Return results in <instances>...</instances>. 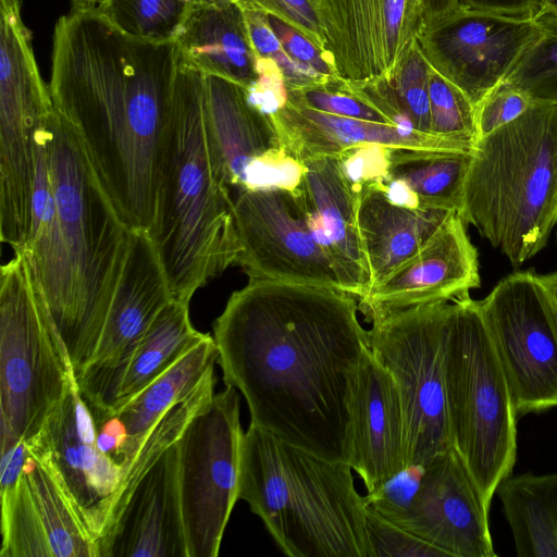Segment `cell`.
Returning <instances> with one entry per match:
<instances>
[{
    "mask_svg": "<svg viewBox=\"0 0 557 557\" xmlns=\"http://www.w3.org/2000/svg\"><path fill=\"white\" fill-rule=\"evenodd\" d=\"M354 187L357 225L370 274L369 290L416 255L457 212L398 203L375 180Z\"/></svg>",
    "mask_w": 557,
    "mask_h": 557,
    "instance_id": "obj_25",
    "label": "cell"
},
{
    "mask_svg": "<svg viewBox=\"0 0 557 557\" xmlns=\"http://www.w3.org/2000/svg\"><path fill=\"white\" fill-rule=\"evenodd\" d=\"M513 267L557 223V103L533 102L472 148L458 212Z\"/></svg>",
    "mask_w": 557,
    "mask_h": 557,
    "instance_id": "obj_6",
    "label": "cell"
},
{
    "mask_svg": "<svg viewBox=\"0 0 557 557\" xmlns=\"http://www.w3.org/2000/svg\"><path fill=\"white\" fill-rule=\"evenodd\" d=\"M302 163L305 172L296 193L308 224L342 290L358 300L370 288V274L357 225V191L341 157H321Z\"/></svg>",
    "mask_w": 557,
    "mask_h": 557,
    "instance_id": "obj_23",
    "label": "cell"
},
{
    "mask_svg": "<svg viewBox=\"0 0 557 557\" xmlns=\"http://www.w3.org/2000/svg\"><path fill=\"white\" fill-rule=\"evenodd\" d=\"M172 299L165 272L147 232L133 231L95 354L76 377L78 391L95 420L112 413L135 349Z\"/></svg>",
    "mask_w": 557,
    "mask_h": 557,
    "instance_id": "obj_14",
    "label": "cell"
},
{
    "mask_svg": "<svg viewBox=\"0 0 557 557\" xmlns=\"http://www.w3.org/2000/svg\"><path fill=\"white\" fill-rule=\"evenodd\" d=\"M479 302L517 414L557 406V297L545 275L509 274Z\"/></svg>",
    "mask_w": 557,
    "mask_h": 557,
    "instance_id": "obj_12",
    "label": "cell"
},
{
    "mask_svg": "<svg viewBox=\"0 0 557 557\" xmlns=\"http://www.w3.org/2000/svg\"><path fill=\"white\" fill-rule=\"evenodd\" d=\"M203 2V3H228L236 2V0H189V3Z\"/></svg>",
    "mask_w": 557,
    "mask_h": 557,
    "instance_id": "obj_45",
    "label": "cell"
},
{
    "mask_svg": "<svg viewBox=\"0 0 557 557\" xmlns=\"http://www.w3.org/2000/svg\"><path fill=\"white\" fill-rule=\"evenodd\" d=\"M75 374L23 249L0 269L1 451L30 441Z\"/></svg>",
    "mask_w": 557,
    "mask_h": 557,
    "instance_id": "obj_8",
    "label": "cell"
},
{
    "mask_svg": "<svg viewBox=\"0 0 557 557\" xmlns=\"http://www.w3.org/2000/svg\"><path fill=\"white\" fill-rule=\"evenodd\" d=\"M37 136L25 251L75 379L92 358L124 268L132 230L53 109Z\"/></svg>",
    "mask_w": 557,
    "mask_h": 557,
    "instance_id": "obj_3",
    "label": "cell"
},
{
    "mask_svg": "<svg viewBox=\"0 0 557 557\" xmlns=\"http://www.w3.org/2000/svg\"><path fill=\"white\" fill-rule=\"evenodd\" d=\"M429 102L431 134L473 148L479 139L476 108L460 88L433 67Z\"/></svg>",
    "mask_w": 557,
    "mask_h": 557,
    "instance_id": "obj_34",
    "label": "cell"
},
{
    "mask_svg": "<svg viewBox=\"0 0 557 557\" xmlns=\"http://www.w3.org/2000/svg\"><path fill=\"white\" fill-rule=\"evenodd\" d=\"M269 18L287 55L317 83L338 77L326 51L296 28L275 17Z\"/></svg>",
    "mask_w": 557,
    "mask_h": 557,
    "instance_id": "obj_38",
    "label": "cell"
},
{
    "mask_svg": "<svg viewBox=\"0 0 557 557\" xmlns=\"http://www.w3.org/2000/svg\"><path fill=\"white\" fill-rule=\"evenodd\" d=\"M271 116L284 146L300 162L321 157H339L371 147L472 150L465 145L398 125L320 112L289 99Z\"/></svg>",
    "mask_w": 557,
    "mask_h": 557,
    "instance_id": "obj_24",
    "label": "cell"
},
{
    "mask_svg": "<svg viewBox=\"0 0 557 557\" xmlns=\"http://www.w3.org/2000/svg\"><path fill=\"white\" fill-rule=\"evenodd\" d=\"M325 50L338 77L389 75L424 26L421 0H320Z\"/></svg>",
    "mask_w": 557,
    "mask_h": 557,
    "instance_id": "obj_19",
    "label": "cell"
},
{
    "mask_svg": "<svg viewBox=\"0 0 557 557\" xmlns=\"http://www.w3.org/2000/svg\"><path fill=\"white\" fill-rule=\"evenodd\" d=\"M449 310L446 300L369 319L371 352L398 389L408 472L453 448L444 373Z\"/></svg>",
    "mask_w": 557,
    "mask_h": 557,
    "instance_id": "obj_9",
    "label": "cell"
},
{
    "mask_svg": "<svg viewBox=\"0 0 557 557\" xmlns=\"http://www.w3.org/2000/svg\"><path fill=\"white\" fill-rule=\"evenodd\" d=\"M349 465L362 479L370 498L408 472L398 389L371 349L362 360L354 396Z\"/></svg>",
    "mask_w": 557,
    "mask_h": 557,
    "instance_id": "obj_22",
    "label": "cell"
},
{
    "mask_svg": "<svg viewBox=\"0 0 557 557\" xmlns=\"http://www.w3.org/2000/svg\"><path fill=\"white\" fill-rule=\"evenodd\" d=\"M341 289L249 278L213 323L225 386L250 423L331 461L351 455L352 404L370 335Z\"/></svg>",
    "mask_w": 557,
    "mask_h": 557,
    "instance_id": "obj_1",
    "label": "cell"
},
{
    "mask_svg": "<svg viewBox=\"0 0 557 557\" xmlns=\"http://www.w3.org/2000/svg\"><path fill=\"white\" fill-rule=\"evenodd\" d=\"M216 359L214 338L207 334L128 404L111 414L119 420L126 435L123 448L124 471L153 426L175 404L197 388L214 369Z\"/></svg>",
    "mask_w": 557,
    "mask_h": 557,
    "instance_id": "obj_28",
    "label": "cell"
},
{
    "mask_svg": "<svg viewBox=\"0 0 557 557\" xmlns=\"http://www.w3.org/2000/svg\"><path fill=\"white\" fill-rule=\"evenodd\" d=\"M146 232L172 298L185 304L242 251L232 193L216 178L208 152L203 73L181 59Z\"/></svg>",
    "mask_w": 557,
    "mask_h": 557,
    "instance_id": "obj_4",
    "label": "cell"
},
{
    "mask_svg": "<svg viewBox=\"0 0 557 557\" xmlns=\"http://www.w3.org/2000/svg\"><path fill=\"white\" fill-rule=\"evenodd\" d=\"M471 151L386 149L374 180L398 203L459 212Z\"/></svg>",
    "mask_w": 557,
    "mask_h": 557,
    "instance_id": "obj_27",
    "label": "cell"
},
{
    "mask_svg": "<svg viewBox=\"0 0 557 557\" xmlns=\"http://www.w3.org/2000/svg\"><path fill=\"white\" fill-rule=\"evenodd\" d=\"M431 69L416 41L389 75L364 83H349L395 125L432 135L429 102Z\"/></svg>",
    "mask_w": 557,
    "mask_h": 557,
    "instance_id": "obj_31",
    "label": "cell"
},
{
    "mask_svg": "<svg viewBox=\"0 0 557 557\" xmlns=\"http://www.w3.org/2000/svg\"><path fill=\"white\" fill-rule=\"evenodd\" d=\"M49 90L102 189L132 231L150 226L180 55L175 41L131 37L96 5H74L53 32Z\"/></svg>",
    "mask_w": 557,
    "mask_h": 557,
    "instance_id": "obj_2",
    "label": "cell"
},
{
    "mask_svg": "<svg viewBox=\"0 0 557 557\" xmlns=\"http://www.w3.org/2000/svg\"><path fill=\"white\" fill-rule=\"evenodd\" d=\"M520 557H557V472L507 476L496 490Z\"/></svg>",
    "mask_w": 557,
    "mask_h": 557,
    "instance_id": "obj_29",
    "label": "cell"
},
{
    "mask_svg": "<svg viewBox=\"0 0 557 557\" xmlns=\"http://www.w3.org/2000/svg\"><path fill=\"white\" fill-rule=\"evenodd\" d=\"M383 517L450 557H494L488 510L454 448L420 469L409 499L399 504L385 491L368 497Z\"/></svg>",
    "mask_w": 557,
    "mask_h": 557,
    "instance_id": "obj_16",
    "label": "cell"
},
{
    "mask_svg": "<svg viewBox=\"0 0 557 557\" xmlns=\"http://www.w3.org/2000/svg\"><path fill=\"white\" fill-rule=\"evenodd\" d=\"M237 389L225 386L177 440L178 486L188 557H216L238 500L240 445Z\"/></svg>",
    "mask_w": 557,
    "mask_h": 557,
    "instance_id": "obj_11",
    "label": "cell"
},
{
    "mask_svg": "<svg viewBox=\"0 0 557 557\" xmlns=\"http://www.w3.org/2000/svg\"><path fill=\"white\" fill-rule=\"evenodd\" d=\"M1 557H97L48 465L29 451L12 494L1 499Z\"/></svg>",
    "mask_w": 557,
    "mask_h": 557,
    "instance_id": "obj_20",
    "label": "cell"
},
{
    "mask_svg": "<svg viewBox=\"0 0 557 557\" xmlns=\"http://www.w3.org/2000/svg\"><path fill=\"white\" fill-rule=\"evenodd\" d=\"M541 33L527 48L506 81L533 102L557 103V16L537 18Z\"/></svg>",
    "mask_w": 557,
    "mask_h": 557,
    "instance_id": "obj_33",
    "label": "cell"
},
{
    "mask_svg": "<svg viewBox=\"0 0 557 557\" xmlns=\"http://www.w3.org/2000/svg\"><path fill=\"white\" fill-rule=\"evenodd\" d=\"M189 0H99L98 11L126 35L152 42L174 41Z\"/></svg>",
    "mask_w": 557,
    "mask_h": 557,
    "instance_id": "obj_32",
    "label": "cell"
},
{
    "mask_svg": "<svg viewBox=\"0 0 557 557\" xmlns=\"http://www.w3.org/2000/svg\"><path fill=\"white\" fill-rule=\"evenodd\" d=\"M203 120L213 172L232 196L263 187L298 189L304 163L288 152L272 116L250 101L245 87L203 74Z\"/></svg>",
    "mask_w": 557,
    "mask_h": 557,
    "instance_id": "obj_13",
    "label": "cell"
},
{
    "mask_svg": "<svg viewBox=\"0 0 557 557\" xmlns=\"http://www.w3.org/2000/svg\"><path fill=\"white\" fill-rule=\"evenodd\" d=\"M180 59L248 89L258 77L245 14L236 2L190 3L174 39Z\"/></svg>",
    "mask_w": 557,
    "mask_h": 557,
    "instance_id": "obj_26",
    "label": "cell"
},
{
    "mask_svg": "<svg viewBox=\"0 0 557 557\" xmlns=\"http://www.w3.org/2000/svg\"><path fill=\"white\" fill-rule=\"evenodd\" d=\"M532 103L525 92L506 79L499 83L476 107L479 139L520 116Z\"/></svg>",
    "mask_w": 557,
    "mask_h": 557,
    "instance_id": "obj_39",
    "label": "cell"
},
{
    "mask_svg": "<svg viewBox=\"0 0 557 557\" xmlns=\"http://www.w3.org/2000/svg\"><path fill=\"white\" fill-rule=\"evenodd\" d=\"M366 529L372 557L446 556L441 549L383 517L368 502Z\"/></svg>",
    "mask_w": 557,
    "mask_h": 557,
    "instance_id": "obj_36",
    "label": "cell"
},
{
    "mask_svg": "<svg viewBox=\"0 0 557 557\" xmlns=\"http://www.w3.org/2000/svg\"><path fill=\"white\" fill-rule=\"evenodd\" d=\"M466 225L454 212L416 255L358 299L363 315L453 300L478 288V252Z\"/></svg>",
    "mask_w": 557,
    "mask_h": 557,
    "instance_id": "obj_21",
    "label": "cell"
},
{
    "mask_svg": "<svg viewBox=\"0 0 557 557\" xmlns=\"http://www.w3.org/2000/svg\"><path fill=\"white\" fill-rule=\"evenodd\" d=\"M99 0H73L74 5H96Z\"/></svg>",
    "mask_w": 557,
    "mask_h": 557,
    "instance_id": "obj_46",
    "label": "cell"
},
{
    "mask_svg": "<svg viewBox=\"0 0 557 557\" xmlns=\"http://www.w3.org/2000/svg\"><path fill=\"white\" fill-rule=\"evenodd\" d=\"M540 33L534 16H508L461 5L425 25L417 42L429 64L476 108L506 79Z\"/></svg>",
    "mask_w": 557,
    "mask_h": 557,
    "instance_id": "obj_17",
    "label": "cell"
},
{
    "mask_svg": "<svg viewBox=\"0 0 557 557\" xmlns=\"http://www.w3.org/2000/svg\"><path fill=\"white\" fill-rule=\"evenodd\" d=\"M557 16V0H540L534 17Z\"/></svg>",
    "mask_w": 557,
    "mask_h": 557,
    "instance_id": "obj_44",
    "label": "cell"
},
{
    "mask_svg": "<svg viewBox=\"0 0 557 557\" xmlns=\"http://www.w3.org/2000/svg\"><path fill=\"white\" fill-rule=\"evenodd\" d=\"M29 457L27 441H20L12 447L1 451L0 461V496L9 497L21 478Z\"/></svg>",
    "mask_w": 557,
    "mask_h": 557,
    "instance_id": "obj_41",
    "label": "cell"
},
{
    "mask_svg": "<svg viewBox=\"0 0 557 557\" xmlns=\"http://www.w3.org/2000/svg\"><path fill=\"white\" fill-rule=\"evenodd\" d=\"M421 2L423 8L424 26L442 18L461 7L460 0H421Z\"/></svg>",
    "mask_w": 557,
    "mask_h": 557,
    "instance_id": "obj_43",
    "label": "cell"
},
{
    "mask_svg": "<svg viewBox=\"0 0 557 557\" xmlns=\"http://www.w3.org/2000/svg\"><path fill=\"white\" fill-rule=\"evenodd\" d=\"M348 462L331 461L251 424L240 445L238 499L289 557H372L367 496Z\"/></svg>",
    "mask_w": 557,
    "mask_h": 557,
    "instance_id": "obj_5",
    "label": "cell"
},
{
    "mask_svg": "<svg viewBox=\"0 0 557 557\" xmlns=\"http://www.w3.org/2000/svg\"><path fill=\"white\" fill-rule=\"evenodd\" d=\"M28 448L48 465L97 545L107 529L124 468L99 448L96 421L75 376L41 430L28 441Z\"/></svg>",
    "mask_w": 557,
    "mask_h": 557,
    "instance_id": "obj_18",
    "label": "cell"
},
{
    "mask_svg": "<svg viewBox=\"0 0 557 557\" xmlns=\"http://www.w3.org/2000/svg\"><path fill=\"white\" fill-rule=\"evenodd\" d=\"M206 336L193 326L189 304L172 299L156 317L135 349L111 414L128 404Z\"/></svg>",
    "mask_w": 557,
    "mask_h": 557,
    "instance_id": "obj_30",
    "label": "cell"
},
{
    "mask_svg": "<svg viewBox=\"0 0 557 557\" xmlns=\"http://www.w3.org/2000/svg\"><path fill=\"white\" fill-rule=\"evenodd\" d=\"M540 0H460L461 5L508 16H535Z\"/></svg>",
    "mask_w": 557,
    "mask_h": 557,
    "instance_id": "obj_42",
    "label": "cell"
},
{
    "mask_svg": "<svg viewBox=\"0 0 557 557\" xmlns=\"http://www.w3.org/2000/svg\"><path fill=\"white\" fill-rule=\"evenodd\" d=\"M258 77L247 89L250 101L271 115L287 99V88L278 65L272 60L258 57Z\"/></svg>",
    "mask_w": 557,
    "mask_h": 557,
    "instance_id": "obj_40",
    "label": "cell"
},
{
    "mask_svg": "<svg viewBox=\"0 0 557 557\" xmlns=\"http://www.w3.org/2000/svg\"><path fill=\"white\" fill-rule=\"evenodd\" d=\"M189 413L172 407L126 467L97 557H188L178 446Z\"/></svg>",
    "mask_w": 557,
    "mask_h": 557,
    "instance_id": "obj_10",
    "label": "cell"
},
{
    "mask_svg": "<svg viewBox=\"0 0 557 557\" xmlns=\"http://www.w3.org/2000/svg\"><path fill=\"white\" fill-rule=\"evenodd\" d=\"M448 428L487 507L510 475L517 451V412L480 302L450 300L444 357Z\"/></svg>",
    "mask_w": 557,
    "mask_h": 557,
    "instance_id": "obj_7",
    "label": "cell"
},
{
    "mask_svg": "<svg viewBox=\"0 0 557 557\" xmlns=\"http://www.w3.org/2000/svg\"><path fill=\"white\" fill-rule=\"evenodd\" d=\"M233 211L242 247L236 264L249 278L342 290L296 191L282 187L239 190L233 196Z\"/></svg>",
    "mask_w": 557,
    "mask_h": 557,
    "instance_id": "obj_15",
    "label": "cell"
},
{
    "mask_svg": "<svg viewBox=\"0 0 557 557\" xmlns=\"http://www.w3.org/2000/svg\"><path fill=\"white\" fill-rule=\"evenodd\" d=\"M287 99L333 115L395 125L356 91L350 83L341 77L297 90H287Z\"/></svg>",
    "mask_w": 557,
    "mask_h": 557,
    "instance_id": "obj_35",
    "label": "cell"
},
{
    "mask_svg": "<svg viewBox=\"0 0 557 557\" xmlns=\"http://www.w3.org/2000/svg\"><path fill=\"white\" fill-rule=\"evenodd\" d=\"M243 10H253L275 17L301 32L325 50L320 17V0H236Z\"/></svg>",
    "mask_w": 557,
    "mask_h": 557,
    "instance_id": "obj_37",
    "label": "cell"
}]
</instances>
